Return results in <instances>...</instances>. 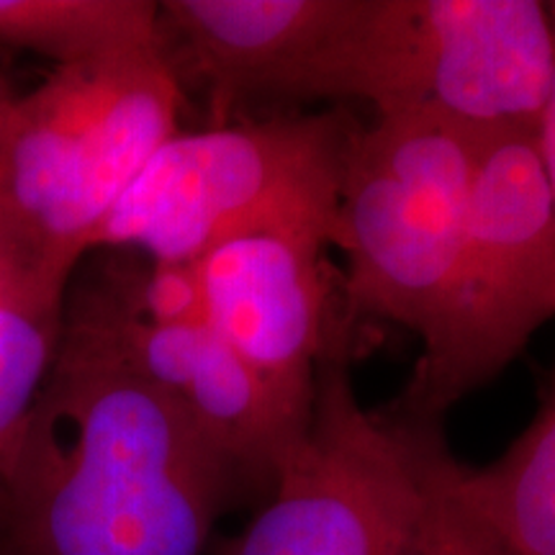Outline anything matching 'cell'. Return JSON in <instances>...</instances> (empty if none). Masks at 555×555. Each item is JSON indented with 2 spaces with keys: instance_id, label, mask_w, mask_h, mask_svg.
Masks as SVG:
<instances>
[{
  "instance_id": "6da1fadb",
  "label": "cell",
  "mask_w": 555,
  "mask_h": 555,
  "mask_svg": "<svg viewBox=\"0 0 555 555\" xmlns=\"http://www.w3.org/2000/svg\"><path fill=\"white\" fill-rule=\"evenodd\" d=\"M237 478L176 401L62 309L0 468V555H204Z\"/></svg>"
},
{
  "instance_id": "7a4b0ae2",
  "label": "cell",
  "mask_w": 555,
  "mask_h": 555,
  "mask_svg": "<svg viewBox=\"0 0 555 555\" xmlns=\"http://www.w3.org/2000/svg\"><path fill=\"white\" fill-rule=\"evenodd\" d=\"M183 90L163 54L57 67L0 106V262L67 291L99 229L178 131Z\"/></svg>"
},
{
  "instance_id": "3957f363",
  "label": "cell",
  "mask_w": 555,
  "mask_h": 555,
  "mask_svg": "<svg viewBox=\"0 0 555 555\" xmlns=\"http://www.w3.org/2000/svg\"><path fill=\"white\" fill-rule=\"evenodd\" d=\"M159 54L208 127L260 106L425 103L422 0H165Z\"/></svg>"
},
{
  "instance_id": "277c9868",
  "label": "cell",
  "mask_w": 555,
  "mask_h": 555,
  "mask_svg": "<svg viewBox=\"0 0 555 555\" xmlns=\"http://www.w3.org/2000/svg\"><path fill=\"white\" fill-rule=\"evenodd\" d=\"M358 129L339 111L178 129L103 221L93 253L124 249L157 266H193L258 232H309L332 245Z\"/></svg>"
},
{
  "instance_id": "5b68a950",
  "label": "cell",
  "mask_w": 555,
  "mask_h": 555,
  "mask_svg": "<svg viewBox=\"0 0 555 555\" xmlns=\"http://www.w3.org/2000/svg\"><path fill=\"white\" fill-rule=\"evenodd\" d=\"M553 314L555 211L538 134L481 137L453 283L412 380L384 414L406 427H437Z\"/></svg>"
},
{
  "instance_id": "8992f818",
  "label": "cell",
  "mask_w": 555,
  "mask_h": 555,
  "mask_svg": "<svg viewBox=\"0 0 555 555\" xmlns=\"http://www.w3.org/2000/svg\"><path fill=\"white\" fill-rule=\"evenodd\" d=\"M481 137L435 108L404 106L360 127L347 155L335 242L343 317L435 330L453 283Z\"/></svg>"
},
{
  "instance_id": "52a82bcc",
  "label": "cell",
  "mask_w": 555,
  "mask_h": 555,
  "mask_svg": "<svg viewBox=\"0 0 555 555\" xmlns=\"http://www.w3.org/2000/svg\"><path fill=\"white\" fill-rule=\"evenodd\" d=\"M67 314L99 330L142 378L183 409L240 491H270L309 427L311 406L253 371L206 319H152L129 301L111 258L73 278Z\"/></svg>"
},
{
  "instance_id": "ba28073f",
  "label": "cell",
  "mask_w": 555,
  "mask_h": 555,
  "mask_svg": "<svg viewBox=\"0 0 555 555\" xmlns=\"http://www.w3.org/2000/svg\"><path fill=\"white\" fill-rule=\"evenodd\" d=\"M309 232H258L214 247L198 262L206 324L286 397L314 404L317 367L343 330L332 311L322 253Z\"/></svg>"
},
{
  "instance_id": "9c48e42d",
  "label": "cell",
  "mask_w": 555,
  "mask_h": 555,
  "mask_svg": "<svg viewBox=\"0 0 555 555\" xmlns=\"http://www.w3.org/2000/svg\"><path fill=\"white\" fill-rule=\"evenodd\" d=\"M425 106L476 137L535 131L555 86V31L538 0H422Z\"/></svg>"
},
{
  "instance_id": "30bf717a",
  "label": "cell",
  "mask_w": 555,
  "mask_h": 555,
  "mask_svg": "<svg viewBox=\"0 0 555 555\" xmlns=\"http://www.w3.org/2000/svg\"><path fill=\"white\" fill-rule=\"evenodd\" d=\"M442 481L494 555H555V376L532 425L483 468L442 455Z\"/></svg>"
},
{
  "instance_id": "8fae6325",
  "label": "cell",
  "mask_w": 555,
  "mask_h": 555,
  "mask_svg": "<svg viewBox=\"0 0 555 555\" xmlns=\"http://www.w3.org/2000/svg\"><path fill=\"white\" fill-rule=\"evenodd\" d=\"M0 44L57 67L99 65L159 50L152 0H0Z\"/></svg>"
},
{
  "instance_id": "7c38bea8",
  "label": "cell",
  "mask_w": 555,
  "mask_h": 555,
  "mask_svg": "<svg viewBox=\"0 0 555 555\" xmlns=\"http://www.w3.org/2000/svg\"><path fill=\"white\" fill-rule=\"evenodd\" d=\"M65 291L0 266V468L54 363Z\"/></svg>"
},
{
  "instance_id": "4fadbf2b",
  "label": "cell",
  "mask_w": 555,
  "mask_h": 555,
  "mask_svg": "<svg viewBox=\"0 0 555 555\" xmlns=\"http://www.w3.org/2000/svg\"><path fill=\"white\" fill-rule=\"evenodd\" d=\"M442 455L446 446L437 427H422L425 506L416 530L414 555H494L448 494L442 481Z\"/></svg>"
},
{
  "instance_id": "5bb4252c",
  "label": "cell",
  "mask_w": 555,
  "mask_h": 555,
  "mask_svg": "<svg viewBox=\"0 0 555 555\" xmlns=\"http://www.w3.org/2000/svg\"><path fill=\"white\" fill-rule=\"evenodd\" d=\"M538 150H540V163H543L545 183H547V191H551L553 211H555V86H553L551 103H547L545 116L538 129Z\"/></svg>"
},
{
  "instance_id": "9a60e30c",
  "label": "cell",
  "mask_w": 555,
  "mask_h": 555,
  "mask_svg": "<svg viewBox=\"0 0 555 555\" xmlns=\"http://www.w3.org/2000/svg\"><path fill=\"white\" fill-rule=\"evenodd\" d=\"M9 99H11V90L5 88V82H3V80H0V103H5Z\"/></svg>"
},
{
  "instance_id": "2e32d148",
  "label": "cell",
  "mask_w": 555,
  "mask_h": 555,
  "mask_svg": "<svg viewBox=\"0 0 555 555\" xmlns=\"http://www.w3.org/2000/svg\"><path fill=\"white\" fill-rule=\"evenodd\" d=\"M11 99H13V95H11ZM11 99H9V101H11ZM9 101H5V103H9ZM0 106H3V103H0Z\"/></svg>"
}]
</instances>
